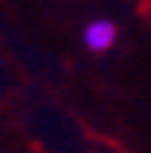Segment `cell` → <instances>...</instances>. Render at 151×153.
<instances>
[{
  "mask_svg": "<svg viewBox=\"0 0 151 153\" xmlns=\"http://www.w3.org/2000/svg\"><path fill=\"white\" fill-rule=\"evenodd\" d=\"M117 34H120L117 32V25L112 22V20H93L83 29V44L93 53H102V51H107V49L115 46Z\"/></svg>",
  "mask_w": 151,
  "mask_h": 153,
  "instance_id": "obj_1",
  "label": "cell"
}]
</instances>
